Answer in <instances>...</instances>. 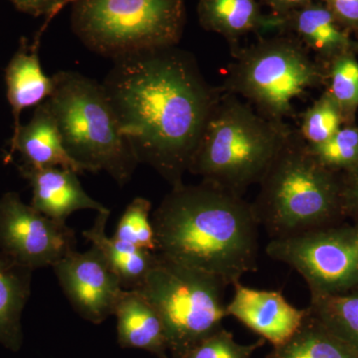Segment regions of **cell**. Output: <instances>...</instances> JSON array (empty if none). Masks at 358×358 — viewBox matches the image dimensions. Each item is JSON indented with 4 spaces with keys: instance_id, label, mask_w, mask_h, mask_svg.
I'll return each mask as SVG.
<instances>
[{
    "instance_id": "obj_1",
    "label": "cell",
    "mask_w": 358,
    "mask_h": 358,
    "mask_svg": "<svg viewBox=\"0 0 358 358\" xmlns=\"http://www.w3.org/2000/svg\"><path fill=\"white\" fill-rule=\"evenodd\" d=\"M103 88L140 164L171 187L182 185L205 124L223 89L178 46L115 59Z\"/></svg>"
},
{
    "instance_id": "obj_2",
    "label": "cell",
    "mask_w": 358,
    "mask_h": 358,
    "mask_svg": "<svg viewBox=\"0 0 358 358\" xmlns=\"http://www.w3.org/2000/svg\"><path fill=\"white\" fill-rule=\"evenodd\" d=\"M162 258L233 286L258 268L259 227L251 202L217 186H174L152 216Z\"/></svg>"
},
{
    "instance_id": "obj_3",
    "label": "cell",
    "mask_w": 358,
    "mask_h": 358,
    "mask_svg": "<svg viewBox=\"0 0 358 358\" xmlns=\"http://www.w3.org/2000/svg\"><path fill=\"white\" fill-rule=\"evenodd\" d=\"M252 202L270 239L294 236L345 220L341 173L320 164L298 129H291L259 182Z\"/></svg>"
},
{
    "instance_id": "obj_4",
    "label": "cell",
    "mask_w": 358,
    "mask_h": 358,
    "mask_svg": "<svg viewBox=\"0 0 358 358\" xmlns=\"http://www.w3.org/2000/svg\"><path fill=\"white\" fill-rule=\"evenodd\" d=\"M291 129L224 92L205 124L188 173L243 196L250 186L259 185Z\"/></svg>"
},
{
    "instance_id": "obj_5",
    "label": "cell",
    "mask_w": 358,
    "mask_h": 358,
    "mask_svg": "<svg viewBox=\"0 0 358 358\" xmlns=\"http://www.w3.org/2000/svg\"><path fill=\"white\" fill-rule=\"evenodd\" d=\"M47 99L68 154L84 171H106L124 186L140 164L102 84L75 71L53 76Z\"/></svg>"
},
{
    "instance_id": "obj_6",
    "label": "cell",
    "mask_w": 358,
    "mask_h": 358,
    "mask_svg": "<svg viewBox=\"0 0 358 358\" xmlns=\"http://www.w3.org/2000/svg\"><path fill=\"white\" fill-rule=\"evenodd\" d=\"M326 82V66L286 34L237 49L221 88L243 98L266 119L286 122L294 115V101Z\"/></svg>"
},
{
    "instance_id": "obj_7",
    "label": "cell",
    "mask_w": 358,
    "mask_h": 358,
    "mask_svg": "<svg viewBox=\"0 0 358 358\" xmlns=\"http://www.w3.org/2000/svg\"><path fill=\"white\" fill-rule=\"evenodd\" d=\"M72 29L99 55L115 59L178 46L186 20L185 0H77Z\"/></svg>"
},
{
    "instance_id": "obj_8",
    "label": "cell",
    "mask_w": 358,
    "mask_h": 358,
    "mask_svg": "<svg viewBox=\"0 0 358 358\" xmlns=\"http://www.w3.org/2000/svg\"><path fill=\"white\" fill-rule=\"evenodd\" d=\"M226 288L214 275L159 255L155 267L138 289L159 313L171 357L185 358L223 327V320L227 317V303L224 301Z\"/></svg>"
},
{
    "instance_id": "obj_9",
    "label": "cell",
    "mask_w": 358,
    "mask_h": 358,
    "mask_svg": "<svg viewBox=\"0 0 358 358\" xmlns=\"http://www.w3.org/2000/svg\"><path fill=\"white\" fill-rule=\"evenodd\" d=\"M266 253L289 265L310 296H334L358 287V226L336 224L294 236L270 239Z\"/></svg>"
},
{
    "instance_id": "obj_10",
    "label": "cell",
    "mask_w": 358,
    "mask_h": 358,
    "mask_svg": "<svg viewBox=\"0 0 358 358\" xmlns=\"http://www.w3.org/2000/svg\"><path fill=\"white\" fill-rule=\"evenodd\" d=\"M76 251L74 231L40 213L16 192L0 197V252L21 267H53Z\"/></svg>"
},
{
    "instance_id": "obj_11",
    "label": "cell",
    "mask_w": 358,
    "mask_h": 358,
    "mask_svg": "<svg viewBox=\"0 0 358 358\" xmlns=\"http://www.w3.org/2000/svg\"><path fill=\"white\" fill-rule=\"evenodd\" d=\"M52 268L80 317L100 324L115 315L124 289L95 247L83 253L72 252Z\"/></svg>"
},
{
    "instance_id": "obj_12",
    "label": "cell",
    "mask_w": 358,
    "mask_h": 358,
    "mask_svg": "<svg viewBox=\"0 0 358 358\" xmlns=\"http://www.w3.org/2000/svg\"><path fill=\"white\" fill-rule=\"evenodd\" d=\"M234 294L226 305L227 317H235L273 346L286 343L303 324L307 308L292 306L282 293L248 288L235 282Z\"/></svg>"
},
{
    "instance_id": "obj_13",
    "label": "cell",
    "mask_w": 358,
    "mask_h": 358,
    "mask_svg": "<svg viewBox=\"0 0 358 358\" xmlns=\"http://www.w3.org/2000/svg\"><path fill=\"white\" fill-rule=\"evenodd\" d=\"M20 173L32 189L31 205L40 213L66 222L78 210L110 213L107 207L87 194L76 171L62 167H32L21 164Z\"/></svg>"
},
{
    "instance_id": "obj_14",
    "label": "cell",
    "mask_w": 358,
    "mask_h": 358,
    "mask_svg": "<svg viewBox=\"0 0 358 358\" xmlns=\"http://www.w3.org/2000/svg\"><path fill=\"white\" fill-rule=\"evenodd\" d=\"M279 18V30L296 37L324 66L345 54L358 55V40L320 0Z\"/></svg>"
},
{
    "instance_id": "obj_15",
    "label": "cell",
    "mask_w": 358,
    "mask_h": 358,
    "mask_svg": "<svg viewBox=\"0 0 358 358\" xmlns=\"http://www.w3.org/2000/svg\"><path fill=\"white\" fill-rule=\"evenodd\" d=\"M20 154L22 164L32 167H62L77 173L85 171L75 162L63 143L57 122L48 101L40 103L31 120L13 131L9 141L8 155Z\"/></svg>"
},
{
    "instance_id": "obj_16",
    "label": "cell",
    "mask_w": 358,
    "mask_h": 358,
    "mask_svg": "<svg viewBox=\"0 0 358 358\" xmlns=\"http://www.w3.org/2000/svg\"><path fill=\"white\" fill-rule=\"evenodd\" d=\"M38 32L32 44L21 38L20 47L9 61L6 69V96L13 115V131L21 126V113L39 106L50 98L54 91L53 77L45 74L39 58Z\"/></svg>"
},
{
    "instance_id": "obj_17",
    "label": "cell",
    "mask_w": 358,
    "mask_h": 358,
    "mask_svg": "<svg viewBox=\"0 0 358 358\" xmlns=\"http://www.w3.org/2000/svg\"><path fill=\"white\" fill-rule=\"evenodd\" d=\"M114 315L121 348L143 350L159 358H167L169 352L164 324L140 289H124Z\"/></svg>"
},
{
    "instance_id": "obj_18",
    "label": "cell",
    "mask_w": 358,
    "mask_h": 358,
    "mask_svg": "<svg viewBox=\"0 0 358 358\" xmlns=\"http://www.w3.org/2000/svg\"><path fill=\"white\" fill-rule=\"evenodd\" d=\"M197 15L202 28L222 35L230 44L249 33L280 27V18L264 15L257 0H199Z\"/></svg>"
},
{
    "instance_id": "obj_19",
    "label": "cell",
    "mask_w": 358,
    "mask_h": 358,
    "mask_svg": "<svg viewBox=\"0 0 358 358\" xmlns=\"http://www.w3.org/2000/svg\"><path fill=\"white\" fill-rule=\"evenodd\" d=\"M110 215V213H98L93 226L83 231V237L99 250L113 272L119 277L122 288L140 289L159 260V255L108 236L106 226Z\"/></svg>"
},
{
    "instance_id": "obj_20",
    "label": "cell",
    "mask_w": 358,
    "mask_h": 358,
    "mask_svg": "<svg viewBox=\"0 0 358 358\" xmlns=\"http://www.w3.org/2000/svg\"><path fill=\"white\" fill-rule=\"evenodd\" d=\"M32 273L0 252V345L10 352H20L23 345L22 315L31 294Z\"/></svg>"
},
{
    "instance_id": "obj_21",
    "label": "cell",
    "mask_w": 358,
    "mask_h": 358,
    "mask_svg": "<svg viewBox=\"0 0 358 358\" xmlns=\"http://www.w3.org/2000/svg\"><path fill=\"white\" fill-rule=\"evenodd\" d=\"M266 358H358V352L308 310L298 331L286 343L273 346Z\"/></svg>"
},
{
    "instance_id": "obj_22",
    "label": "cell",
    "mask_w": 358,
    "mask_h": 358,
    "mask_svg": "<svg viewBox=\"0 0 358 358\" xmlns=\"http://www.w3.org/2000/svg\"><path fill=\"white\" fill-rule=\"evenodd\" d=\"M308 310L358 352V287L334 296H310Z\"/></svg>"
},
{
    "instance_id": "obj_23",
    "label": "cell",
    "mask_w": 358,
    "mask_h": 358,
    "mask_svg": "<svg viewBox=\"0 0 358 358\" xmlns=\"http://www.w3.org/2000/svg\"><path fill=\"white\" fill-rule=\"evenodd\" d=\"M327 91L338 103L345 124H355L358 110V60L355 54H345L326 66Z\"/></svg>"
},
{
    "instance_id": "obj_24",
    "label": "cell",
    "mask_w": 358,
    "mask_h": 358,
    "mask_svg": "<svg viewBox=\"0 0 358 358\" xmlns=\"http://www.w3.org/2000/svg\"><path fill=\"white\" fill-rule=\"evenodd\" d=\"M343 124L341 110L326 90L303 113L298 131L308 147H315L331 140Z\"/></svg>"
},
{
    "instance_id": "obj_25",
    "label": "cell",
    "mask_w": 358,
    "mask_h": 358,
    "mask_svg": "<svg viewBox=\"0 0 358 358\" xmlns=\"http://www.w3.org/2000/svg\"><path fill=\"white\" fill-rule=\"evenodd\" d=\"M308 150L329 171L336 173L352 171L358 166V126L343 124L331 140Z\"/></svg>"
},
{
    "instance_id": "obj_26",
    "label": "cell",
    "mask_w": 358,
    "mask_h": 358,
    "mask_svg": "<svg viewBox=\"0 0 358 358\" xmlns=\"http://www.w3.org/2000/svg\"><path fill=\"white\" fill-rule=\"evenodd\" d=\"M150 211L152 202L150 200L136 197L122 214L113 237L136 248L157 251Z\"/></svg>"
},
{
    "instance_id": "obj_27",
    "label": "cell",
    "mask_w": 358,
    "mask_h": 358,
    "mask_svg": "<svg viewBox=\"0 0 358 358\" xmlns=\"http://www.w3.org/2000/svg\"><path fill=\"white\" fill-rule=\"evenodd\" d=\"M265 343L261 338L251 345H241L222 327L195 346L185 358H252Z\"/></svg>"
},
{
    "instance_id": "obj_28",
    "label": "cell",
    "mask_w": 358,
    "mask_h": 358,
    "mask_svg": "<svg viewBox=\"0 0 358 358\" xmlns=\"http://www.w3.org/2000/svg\"><path fill=\"white\" fill-rule=\"evenodd\" d=\"M10 1L22 13L33 16H45L46 22L42 28L46 29L48 23L65 6L74 3L77 0H10Z\"/></svg>"
},
{
    "instance_id": "obj_29",
    "label": "cell",
    "mask_w": 358,
    "mask_h": 358,
    "mask_svg": "<svg viewBox=\"0 0 358 358\" xmlns=\"http://www.w3.org/2000/svg\"><path fill=\"white\" fill-rule=\"evenodd\" d=\"M336 21L352 34H358V0H320Z\"/></svg>"
},
{
    "instance_id": "obj_30",
    "label": "cell",
    "mask_w": 358,
    "mask_h": 358,
    "mask_svg": "<svg viewBox=\"0 0 358 358\" xmlns=\"http://www.w3.org/2000/svg\"><path fill=\"white\" fill-rule=\"evenodd\" d=\"M341 180L345 217L358 226V166L341 173Z\"/></svg>"
},
{
    "instance_id": "obj_31",
    "label": "cell",
    "mask_w": 358,
    "mask_h": 358,
    "mask_svg": "<svg viewBox=\"0 0 358 358\" xmlns=\"http://www.w3.org/2000/svg\"><path fill=\"white\" fill-rule=\"evenodd\" d=\"M262 1L272 9L274 15L282 17L308 6L315 0H262Z\"/></svg>"
}]
</instances>
